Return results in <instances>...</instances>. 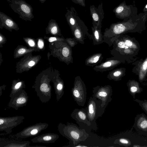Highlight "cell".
<instances>
[{"label": "cell", "mask_w": 147, "mask_h": 147, "mask_svg": "<svg viewBox=\"0 0 147 147\" xmlns=\"http://www.w3.org/2000/svg\"><path fill=\"white\" fill-rule=\"evenodd\" d=\"M147 12L140 13L126 21L112 24L103 34L104 42L110 47L117 37L127 32H140L146 28Z\"/></svg>", "instance_id": "cell-1"}, {"label": "cell", "mask_w": 147, "mask_h": 147, "mask_svg": "<svg viewBox=\"0 0 147 147\" xmlns=\"http://www.w3.org/2000/svg\"><path fill=\"white\" fill-rule=\"evenodd\" d=\"M57 129L61 135L69 141L70 145L69 146L75 147L89 137V134L85 129L81 128L72 123L67 122L66 124L60 123Z\"/></svg>", "instance_id": "cell-2"}, {"label": "cell", "mask_w": 147, "mask_h": 147, "mask_svg": "<svg viewBox=\"0 0 147 147\" xmlns=\"http://www.w3.org/2000/svg\"><path fill=\"white\" fill-rule=\"evenodd\" d=\"M102 102L93 96L90 98L86 107L87 118L91 123L93 130L96 131L98 127L96 122L105 113L106 108L102 107Z\"/></svg>", "instance_id": "cell-3"}, {"label": "cell", "mask_w": 147, "mask_h": 147, "mask_svg": "<svg viewBox=\"0 0 147 147\" xmlns=\"http://www.w3.org/2000/svg\"><path fill=\"white\" fill-rule=\"evenodd\" d=\"M51 80L47 77L37 79L32 87L34 89L37 96L42 103H47L51 98L52 87L50 83Z\"/></svg>", "instance_id": "cell-4"}, {"label": "cell", "mask_w": 147, "mask_h": 147, "mask_svg": "<svg viewBox=\"0 0 147 147\" xmlns=\"http://www.w3.org/2000/svg\"><path fill=\"white\" fill-rule=\"evenodd\" d=\"M14 12L17 13L20 18L26 21H32L34 16L31 5L23 0H7Z\"/></svg>", "instance_id": "cell-5"}, {"label": "cell", "mask_w": 147, "mask_h": 147, "mask_svg": "<svg viewBox=\"0 0 147 147\" xmlns=\"http://www.w3.org/2000/svg\"><path fill=\"white\" fill-rule=\"evenodd\" d=\"M71 92L77 104L79 106H84L86 99V88L84 82L80 76L75 78Z\"/></svg>", "instance_id": "cell-6"}, {"label": "cell", "mask_w": 147, "mask_h": 147, "mask_svg": "<svg viewBox=\"0 0 147 147\" xmlns=\"http://www.w3.org/2000/svg\"><path fill=\"white\" fill-rule=\"evenodd\" d=\"M116 17L126 21L138 14V8L134 2L127 5L124 0L113 10Z\"/></svg>", "instance_id": "cell-7"}, {"label": "cell", "mask_w": 147, "mask_h": 147, "mask_svg": "<svg viewBox=\"0 0 147 147\" xmlns=\"http://www.w3.org/2000/svg\"><path fill=\"white\" fill-rule=\"evenodd\" d=\"M92 92V96L101 101V105L103 107L106 108L112 100L113 90L110 85L97 86L93 88Z\"/></svg>", "instance_id": "cell-8"}, {"label": "cell", "mask_w": 147, "mask_h": 147, "mask_svg": "<svg viewBox=\"0 0 147 147\" xmlns=\"http://www.w3.org/2000/svg\"><path fill=\"white\" fill-rule=\"evenodd\" d=\"M87 107L75 109L72 112L70 116L75 120L79 127L87 131L93 130L91 123L87 118Z\"/></svg>", "instance_id": "cell-9"}, {"label": "cell", "mask_w": 147, "mask_h": 147, "mask_svg": "<svg viewBox=\"0 0 147 147\" xmlns=\"http://www.w3.org/2000/svg\"><path fill=\"white\" fill-rule=\"evenodd\" d=\"M24 119L23 116L0 117V131H5V134H10L13 128L20 124Z\"/></svg>", "instance_id": "cell-10"}, {"label": "cell", "mask_w": 147, "mask_h": 147, "mask_svg": "<svg viewBox=\"0 0 147 147\" xmlns=\"http://www.w3.org/2000/svg\"><path fill=\"white\" fill-rule=\"evenodd\" d=\"M49 124L46 123H39L30 125L24 128L22 130L17 133L16 136L21 138H26L36 136L42 130L46 129Z\"/></svg>", "instance_id": "cell-11"}, {"label": "cell", "mask_w": 147, "mask_h": 147, "mask_svg": "<svg viewBox=\"0 0 147 147\" xmlns=\"http://www.w3.org/2000/svg\"><path fill=\"white\" fill-rule=\"evenodd\" d=\"M88 29L83 21L80 19L72 32L74 36L73 39L83 44L84 40L87 38L90 39L91 34L88 32Z\"/></svg>", "instance_id": "cell-12"}, {"label": "cell", "mask_w": 147, "mask_h": 147, "mask_svg": "<svg viewBox=\"0 0 147 147\" xmlns=\"http://www.w3.org/2000/svg\"><path fill=\"white\" fill-rule=\"evenodd\" d=\"M29 97L24 89L16 93L11 98L8 106L17 110L20 108L26 106L28 102Z\"/></svg>", "instance_id": "cell-13"}, {"label": "cell", "mask_w": 147, "mask_h": 147, "mask_svg": "<svg viewBox=\"0 0 147 147\" xmlns=\"http://www.w3.org/2000/svg\"><path fill=\"white\" fill-rule=\"evenodd\" d=\"M121 63V59L115 57L107 58L98 65L94 66V70L97 72H103L113 69Z\"/></svg>", "instance_id": "cell-14"}, {"label": "cell", "mask_w": 147, "mask_h": 147, "mask_svg": "<svg viewBox=\"0 0 147 147\" xmlns=\"http://www.w3.org/2000/svg\"><path fill=\"white\" fill-rule=\"evenodd\" d=\"M90 15L92 21L100 28H102V22L104 17V12L103 9V3L101 2L96 7L94 5H90Z\"/></svg>", "instance_id": "cell-15"}, {"label": "cell", "mask_w": 147, "mask_h": 147, "mask_svg": "<svg viewBox=\"0 0 147 147\" xmlns=\"http://www.w3.org/2000/svg\"><path fill=\"white\" fill-rule=\"evenodd\" d=\"M133 127L140 134L147 136V117L144 113L137 115Z\"/></svg>", "instance_id": "cell-16"}, {"label": "cell", "mask_w": 147, "mask_h": 147, "mask_svg": "<svg viewBox=\"0 0 147 147\" xmlns=\"http://www.w3.org/2000/svg\"><path fill=\"white\" fill-rule=\"evenodd\" d=\"M4 28L10 31L12 30H18L19 28L17 24L10 17L0 11V28Z\"/></svg>", "instance_id": "cell-17"}, {"label": "cell", "mask_w": 147, "mask_h": 147, "mask_svg": "<svg viewBox=\"0 0 147 147\" xmlns=\"http://www.w3.org/2000/svg\"><path fill=\"white\" fill-rule=\"evenodd\" d=\"M67 12L65 15V17L67 22L72 32L80 18L73 7H71L70 10L67 7Z\"/></svg>", "instance_id": "cell-18"}, {"label": "cell", "mask_w": 147, "mask_h": 147, "mask_svg": "<svg viewBox=\"0 0 147 147\" xmlns=\"http://www.w3.org/2000/svg\"><path fill=\"white\" fill-rule=\"evenodd\" d=\"M59 137L57 134L48 133L35 137L32 139L31 141L35 143H52L55 142Z\"/></svg>", "instance_id": "cell-19"}, {"label": "cell", "mask_w": 147, "mask_h": 147, "mask_svg": "<svg viewBox=\"0 0 147 147\" xmlns=\"http://www.w3.org/2000/svg\"><path fill=\"white\" fill-rule=\"evenodd\" d=\"M29 141H19L15 140H7L0 139V147H31Z\"/></svg>", "instance_id": "cell-20"}, {"label": "cell", "mask_w": 147, "mask_h": 147, "mask_svg": "<svg viewBox=\"0 0 147 147\" xmlns=\"http://www.w3.org/2000/svg\"><path fill=\"white\" fill-rule=\"evenodd\" d=\"M57 102L62 98L64 93V85L63 81L59 76L54 77L52 80Z\"/></svg>", "instance_id": "cell-21"}, {"label": "cell", "mask_w": 147, "mask_h": 147, "mask_svg": "<svg viewBox=\"0 0 147 147\" xmlns=\"http://www.w3.org/2000/svg\"><path fill=\"white\" fill-rule=\"evenodd\" d=\"M92 25L93 26L91 27L92 34H91L90 40H92L93 44L94 45L103 43L104 41L101 28H99L93 22Z\"/></svg>", "instance_id": "cell-22"}, {"label": "cell", "mask_w": 147, "mask_h": 147, "mask_svg": "<svg viewBox=\"0 0 147 147\" xmlns=\"http://www.w3.org/2000/svg\"><path fill=\"white\" fill-rule=\"evenodd\" d=\"M46 34H50L56 36H61L59 27L56 20L51 19L49 21L48 25L46 28Z\"/></svg>", "instance_id": "cell-23"}, {"label": "cell", "mask_w": 147, "mask_h": 147, "mask_svg": "<svg viewBox=\"0 0 147 147\" xmlns=\"http://www.w3.org/2000/svg\"><path fill=\"white\" fill-rule=\"evenodd\" d=\"M102 54L101 53L94 54L87 58L85 61V65L92 67L100 63L103 59Z\"/></svg>", "instance_id": "cell-24"}, {"label": "cell", "mask_w": 147, "mask_h": 147, "mask_svg": "<svg viewBox=\"0 0 147 147\" xmlns=\"http://www.w3.org/2000/svg\"><path fill=\"white\" fill-rule=\"evenodd\" d=\"M127 85L129 92L133 96L134 99L135 98V95L136 94H140L143 91V89L140 86L138 82H129Z\"/></svg>", "instance_id": "cell-25"}, {"label": "cell", "mask_w": 147, "mask_h": 147, "mask_svg": "<svg viewBox=\"0 0 147 147\" xmlns=\"http://www.w3.org/2000/svg\"><path fill=\"white\" fill-rule=\"evenodd\" d=\"M26 88V85L23 81L13 80L11 87V91L9 96L11 98L17 92Z\"/></svg>", "instance_id": "cell-26"}, {"label": "cell", "mask_w": 147, "mask_h": 147, "mask_svg": "<svg viewBox=\"0 0 147 147\" xmlns=\"http://www.w3.org/2000/svg\"><path fill=\"white\" fill-rule=\"evenodd\" d=\"M123 74L121 69H117L112 70L109 72L107 78L109 80L117 81L121 80Z\"/></svg>", "instance_id": "cell-27"}, {"label": "cell", "mask_w": 147, "mask_h": 147, "mask_svg": "<svg viewBox=\"0 0 147 147\" xmlns=\"http://www.w3.org/2000/svg\"><path fill=\"white\" fill-rule=\"evenodd\" d=\"M36 49H28L24 46L18 47L14 53V58H17L21 57L25 54L34 51Z\"/></svg>", "instance_id": "cell-28"}, {"label": "cell", "mask_w": 147, "mask_h": 147, "mask_svg": "<svg viewBox=\"0 0 147 147\" xmlns=\"http://www.w3.org/2000/svg\"><path fill=\"white\" fill-rule=\"evenodd\" d=\"M114 144L127 147L131 145V142L127 138H120L115 140L114 142Z\"/></svg>", "instance_id": "cell-29"}, {"label": "cell", "mask_w": 147, "mask_h": 147, "mask_svg": "<svg viewBox=\"0 0 147 147\" xmlns=\"http://www.w3.org/2000/svg\"><path fill=\"white\" fill-rule=\"evenodd\" d=\"M134 100L139 104L142 109L147 114V100H141L137 99H134Z\"/></svg>", "instance_id": "cell-30"}, {"label": "cell", "mask_w": 147, "mask_h": 147, "mask_svg": "<svg viewBox=\"0 0 147 147\" xmlns=\"http://www.w3.org/2000/svg\"><path fill=\"white\" fill-rule=\"evenodd\" d=\"M24 40L30 47H36L35 42L33 39L28 38H24Z\"/></svg>", "instance_id": "cell-31"}, {"label": "cell", "mask_w": 147, "mask_h": 147, "mask_svg": "<svg viewBox=\"0 0 147 147\" xmlns=\"http://www.w3.org/2000/svg\"><path fill=\"white\" fill-rule=\"evenodd\" d=\"M48 41L50 42L54 41H64L65 39L63 38L57 37H46Z\"/></svg>", "instance_id": "cell-32"}, {"label": "cell", "mask_w": 147, "mask_h": 147, "mask_svg": "<svg viewBox=\"0 0 147 147\" xmlns=\"http://www.w3.org/2000/svg\"><path fill=\"white\" fill-rule=\"evenodd\" d=\"M65 40L71 48L73 47L78 42L73 39L72 38H67L65 39Z\"/></svg>", "instance_id": "cell-33"}, {"label": "cell", "mask_w": 147, "mask_h": 147, "mask_svg": "<svg viewBox=\"0 0 147 147\" xmlns=\"http://www.w3.org/2000/svg\"><path fill=\"white\" fill-rule=\"evenodd\" d=\"M37 46L39 49L42 50L43 49L44 47V43L43 39L41 38H39L37 41Z\"/></svg>", "instance_id": "cell-34"}, {"label": "cell", "mask_w": 147, "mask_h": 147, "mask_svg": "<svg viewBox=\"0 0 147 147\" xmlns=\"http://www.w3.org/2000/svg\"><path fill=\"white\" fill-rule=\"evenodd\" d=\"M36 63V62L34 60H31L28 61V63L26 62L25 63H24L23 65H25L26 67L30 68L34 66L35 64Z\"/></svg>", "instance_id": "cell-35"}, {"label": "cell", "mask_w": 147, "mask_h": 147, "mask_svg": "<svg viewBox=\"0 0 147 147\" xmlns=\"http://www.w3.org/2000/svg\"><path fill=\"white\" fill-rule=\"evenodd\" d=\"M71 1L74 3L78 4L84 7L85 6V0H71Z\"/></svg>", "instance_id": "cell-36"}, {"label": "cell", "mask_w": 147, "mask_h": 147, "mask_svg": "<svg viewBox=\"0 0 147 147\" xmlns=\"http://www.w3.org/2000/svg\"><path fill=\"white\" fill-rule=\"evenodd\" d=\"M6 40L5 37L0 33V47L2 44H3L5 43Z\"/></svg>", "instance_id": "cell-37"}, {"label": "cell", "mask_w": 147, "mask_h": 147, "mask_svg": "<svg viewBox=\"0 0 147 147\" xmlns=\"http://www.w3.org/2000/svg\"><path fill=\"white\" fill-rule=\"evenodd\" d=\"M142 68L144 70H146L147 69V59L144 61L142 65Z\"/></svg>", "instance_id": "cell-38"}, {"label": "cell", "mask_w": 147, "mask_h": 147, "mask_svg": "<svg viewBox=\"0 0 147 147\" xmlns=\"http://www.w3.org/2000/svg\"><path fill=\"white\" fill-rule=\"evenodd\" d=\"M6 87V85H4L1 86L0 87V96H1L2 94V90H4Z\"/></svg>", "instance_id": "cell-39"}, {"label": "cell", "mask_w": 147, "mask_h": 147, "mask_svg": "<svg viewBox=\"0 0 147 147\" xmlns=\"http://www.w3.org/2000/svg\"><path fill=\"white\" fill-rule=\"evenodd\" d=\"M143 12H147V3L144 7L143 9Z\"/></svg>", "instance_id": "cell-40"}, {"label": "cell", "mask_w": 147, "mask_h": 147, "mask_svg": "<svg viewBox=\"0 0 147 147\" xmlns=\"http://www.w3.org/2000/svg\"><path fill=\"white\" fill-rule=\"evenodd\" d=\"M133 147H147V146H141L140 145H134L133 146Z\"/></svg>", "instance_id": "cell-41"}, {"label": "cell", "mask_w": 147, "mask_h": 147, "mask_svg": "<svg viewBox=\"0 0 147 147\" xmlns=\"http://www.w3.org/2000/svg\"><path fill=\"white\" fill-rule=\"evenodd\" d=\"M88 146H85L84 145H81V144H79L75 146V147H87Z\"/></svg>", "instance_id": "cell-42"}, {"label": "cell", "mask_w": 147, "mask_h": 147, "mask_svg": "<svg viewBox=\"0 0 147 147\" xmlns=\"http://www.w3.org/2000/svg\"><path fill=\"white\" fill-rule=\"evenodd\" d=\"M41 3H44L46 0H39Z\"/></svg>", "instance_id": "cell-43"}, {"label": "cell", "mask_w": 147, "mask_h": 147, "mask_svg": "<svg viewBox=\"0 0 147 147\" xmlns=\"http://www.w3.org/2000/svg\"><path fill=\"white\" fill-rule=\"evenodd\" d=\"M146 84H147V83Z\"/></svg>", "instance_id": "cell-44"}]
</instances>
